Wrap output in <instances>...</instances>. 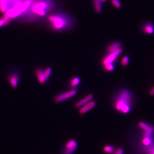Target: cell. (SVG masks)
Wrapping results in <instances>:
<instances>
[{"mask_svg":"<svg viewBox=\"0 0 154 154\" xmlns=\"http://www.w3.org/2000/svg\"><path fill=\"white\" fill-rule=\"evenodd\" d=\"M134 102V96L131 91L123 89L120 90L114 99L115 109L121 113L126 114L131 111Z\"/></svg>","mask_w":154,"mask_h":154,"instance_id":"cell-1","label":"cell"},{"mask_svg":"<svg viewBox=\"0 0 154 154\" xmlns=\"http://www.w3.org/2000/svg\"><path fill=\"white\" fill-rule=\"evenodd\" d=\"M48 20L52 29L55 31H63L71 29L74 24V20L64 13L52 14L48 17Z\"/></svg>","mask_w":154,"mask_h":154,"instance_id":"cell-2","label":"cell"},{"mask_svg":"<svg viewBox=\"0 0 154 154\" xmlns=\"http://www.w3.org/2000/svg\"><path fill=\"white\" fill-rule=\"evenodd\" d=\"M54 7V3L51 0H39L32 3L28 11L29 14H32L35 16L43 17Z\"/></svg>","mask_w":154,"mask_h":154,"instance_id":"cell-3","label":"cell"},{"mask_svg":"<svg viewBox=\"0 0 154 154\" xmlns=\"http://www.w3.org/2000/svg\"><path fill=\"white\" fill-rule=\"evenodd\" d=\"M32 4V0H25L8 9L3 17L10 20L11 19H16L19 16L23 15V13L27 11Z\"/></svg>","mask_w":154,"mask_h":154,"instance_id":"cell-4","label":"cell"},{"mask_svg":"<svg viewBox=\"0 0 154 154\" xmlns=\"http://www.w3.org/2000/svg\"><path fill=\"white\" fill-rule=\"evenodd\" d=\"M77 93V91L75 89H72L67 92L60 93L55 96L54 98V101L55 103H60L72 97L73 96L75 95Z\"/></svg>","mask_w":154,"mask_h":154,"instance_id":"cell-5","label":"cell"},{"mask_svg":"<svg viewBox=\"0 0 154 154\" xmlns=\"http://www.w3.org/2000/svg\"><path fill=\"white\" fill-rule=\"evenodd\" d=\"M122 52V50L120 48L114 52H109V54L106 55V57L102 60V65L104 66L107 64H113Z\"/></svg>","mask_w":154,"mask_h":154,"instance_id":"cell-6","label":"cell"},{"mask_svg":"<svg viewBox=\"0 0 154 154\" xmlns=\"http://www.w3.org/2000/svg\"><path fill=\"white\" fill-rule=\"evenodd\" d=\"M78 144L74 139L69 140L61 152V154H73L77 149Z\"/></svg>","mask_w":154,"mask_h":154,"instance_id":"cell-7","label":"cell"},{"mask_svg":"<svg viewBox=\"0 0 154 154\" xmlns=\"http://www.w3.org/2000/svg\"><path fill=\"white\" fill-rule=\"evenodd\" d=\"M20 81L19 75L16 73H13L8 77V82L14 88H16Z\"/></svg>","mask_w":154,"mask_h":154,"instance_id":"cell-8","label":"cell"},{"mask_svg":"<svg viewBox=\"0 0 154 154\" xmlns=\"http://www.w3.org/2000/svg\"><path fill=\"white\" fill-rule=\"evenodd\" d=\"M96 105V103L93 101H90V102L86 104L85 105L82 106L79 109V113L81 114H84L86 112H88L89 111L94 107Z\"/></svg>","mask_w":154,"mask_h":154,"instance_id":"cell-9","label":"cell"},{"mask_svg":"<svg viewBox=\"0 0 154 154\" xmlns=\"http://www.w3.org/2000/svg\"><path fill=\"white\" fill-rule=\"evenodd\" d=\"M36 78L38 82L41 84H43L47 82L44 75V70L42 69H38L35 71Z\"/></svg>","mask_w":154,"mask_h":154,"instance_id":"cell-10","label":"cell"},{"mask_svg":"<svg viewBox=\"0 0 154 154\" xmlns=\"http://www.w3.org/2000/svg\"><path fill=\"white\" fill-rule=\"evenodd\" d=\"M93 96L92 94H89L87 96H86L85 97L83 98V99L79 101V102H77L76 103L75 106L77 108H80L82 106L85 105L86 104L90 102V101L92 100V99H93Z\"/></svg>","mask_w":154,"mask_h":154,"instance_id":"cell-11","label":"cell"},{"mask_svg":"<svg viewBox=\"0 0 154 154\" xmlns=\"http://www.w3.org/2000/svg\"><path fill=\"white\" fill-rule=\"evenodd\" d=\"M143 31L146 34L151 35L154 32V25L151 23H146L143 26Z\"/></svg>","mask_w":154,"mask_h":154,"instance_id":"cell-12","label":"cell"},{"mask_svg":"<svg viewBox=\"0 0 154 154\" xmlns=\"http://www.w3.org/2000/svg\"><path fill=\"white\" fill-rule=\"evenodd\" d=\"M139 148L141 152H142L141 154H154V143L149 147L146 148L139 147Z\"/></svg>","mask_w":154,"mask_h":154,"instance_id":"cell-13","label":"cell"},{"mask_svg":"<svg viewBox=\"0 0 154 154\" xmlns=\"http://www.w3.org/2000/svg\"><path fill=\"white\" fill-rule=\"evenodd\" d=\"M121 45L120 42H114L113 44H111L108 47V51L109 52H112L116 51L117 50L120 48Z\"/></svg>","mask_w":154,"mask_h":154,"instance_id":"cell-14","label":"cell"},{"mask_svg":"<svg viewBox=\"0 0 154 154\" xmlns=\"http://www.w3.org/2000/svg\"><path fill=\"white\" fill-rule=\"evenodd\" d=\"M80 79L79 77H74L70 82V86L73 88H75L79 86V85L80 83Z\"/></svg>","mask_w":154,"mask_h":154,"instance_id":"cell-15","label":"cell"},{"mask_svg":"<svg viewBox=\"0 0 154 154\" xmlns=\"http://www.w3.org/2000/svg\"><path fill=\"white\" fill-rule=\"evenodd\" d=\"M93 3L96 12L97 13L100 12L102 10V2L100 0H93Z\"/></svg>","mask_w":154,"mask_h":154,"instance_id":"cell-16","label":"cell"},{"mask_svg":"<svg viewBox=\"0 0 154 154\" xmlns=\"http://www.w3.org/2000/svg\"><path fill=\"white\" fill-rule=\"evenodd\" d=\"M103 150L106 153H108V154H113V153H115V151H116L115 147L111 145L105 146L103 148Z\"/></svg>","mask_w":154,"mask_h":154,"instance_id":"cell-17","label":"cell"},{"mask_svg":"<svg viewBox=\"0 0 154 154\" xmlns=\"http://www.w3.org/2000/svg\"><path fill=\"white\" fill-rule=\"evenodd\" d=\"M10 20L9 19L3 17L2 19H0V28L2 26H4L9 24L10 22Z\"/></svg>","mask_w":154,"mask_h":154,"instance_id":"cell-18","label":"cell"},{"mask_svg":"<svg viewBox=\"0 0 154 154\" xmlns=\"http://www.w3.org/2000/svg\"><path fill=\"white\" fill-rule=\"evenodd\" d=\"M51 72V67H48L47 69L44 70V75L45 76V79L47 81H48L49 77H50Z\"/></svg>","mask_w":154,"mask_h":154,"instance_id":"cell-19","label":"cell"},{"mask_svg":"<svg viewBox=\"0 0 154 154\" xmlns=\"http://www.w3.org/2000/svg\"><path fill=\"white\" fill-rule=\"evenodd\" d=\"M103 66H104V69H105V70H106V71H112L114 69V66L113 63L106 64Z\"/></svg>","mask_w":154,"mask_h":154,"instance_id":"cell-20","label":"cell"},{"mask_svg":"<svg viewBox=\"0 0 154 154\" xmlns=\"http://www.w3.org/2000/svg\"><path fill=\"white\" fill-rule=\"evenodd\" d=\"M128 62H129V58L127 56L124 57L121 60V64L122 66H127Z\"/></svg>","mask_w":154,"mask_h":154,"instance_id":"cell-21","label":"cell"},{"mask_svg":"<svg viewBox=\"0 0 154 154\" xmlns=\"http://www.w3.org/2000/svg\"><path fill=\"white\" fill-rule=\"evenodd\" d=\"M112 4L115 6V7L120 8L121 7V3L118 0H111Z\"/></svg>","mask_w":154,"mask_h":154,"instance_id":"cell-22","label":"cell"},{"mask_svg":"<svg viewBox=\"0 0 154 154\" xmlns=\"http://www.w3.org/2000/svg\"><path fill=\"white\" fill-rule=\"evenodd\" d=\"M114 154H124L123 149L121 148L117 149L115 151Z\"/></svg>","mask_w":154,"mask_h":154,"instance_id":"cell-23","label":"cell"},{"mask_svg":"<svg viewBox=\"0 0 154 154\" xmlns=\"http://www.w3.org/2000/svg\"><path fill=\"white\" fill-rule=\"evenodd\" d=\"M150 95H154V87L152 89V90L150 91Z\"/></svg>","mask_w":154,"mask_h":154,"instance_id":"cell-24","label":"cell"},{"mask_svg":"<svg viewBox=\"0 0 154 154\" xmlns=\"http://www.w3.org/2000/svg\"><path fill=\"white\" fill-rule=\"evenodd\" d=\"M100 1L102 2H104L106 1V0H100Z\"/></svg>","mask_w":154,"mask_h":154,"instance_id":"cell-25","label":"cell"}]
</instances>
